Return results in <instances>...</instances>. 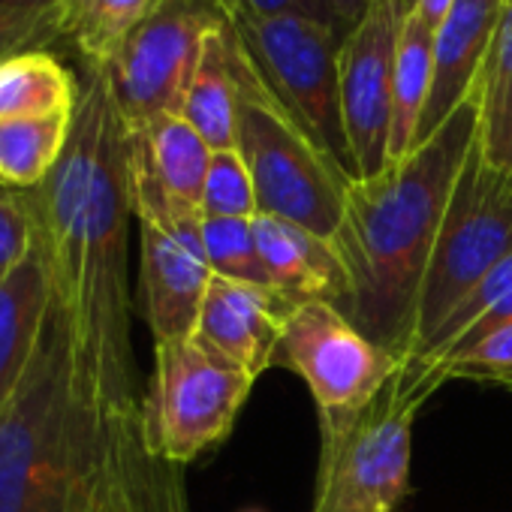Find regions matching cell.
Instances as JSON below:
<instances>
[{
    "label": "cell",
    "instance_id": "obj_1",
    "mask_svg": "<svg viewBox=\"0 0 512 512\" xmlns=\"http://www.w3.org/2000/svg\"><path fill=\"white\" fill-rule=\"evenodd\" d=\"M67 148L52 175L25 190L46 250L85 398L112 425L142 422L133 359L130 127L106 70H82Z\"/></svg>",
    "mask_w": 512,
    "mask_h": 512
},
{
    "label": "cell",
    "instance_id": "obj_2",
    "mask_svg": "<svg viewBox=\"0 0 512 512\" xmlns=\"http://www.w3.org/2000/svg\"><path fill=\"white\" fill-rule=\"evenodd\" d=\"M476 139L479 85L431 139L347 190L344 220L332 238L350 284L341 314L404 365L413 356L431 247Z\"/></svg>",
    "mask_w": 512,
    "mask_h": 512
},
{
    "label": "cell",
    "instance_id": "obj_3",
    "mask_svg": "<svg viewBox=\"0 0 512 512\" xmlns=\"http://www.w3.org/2000/svg\"><path fill=\"white\" fill-rule=\"evenodd\" d=\"M142 422L112 425L85 398L61 308L0 407V512H91Z\"/></svg>",
    "mask_w": 512,
    "mask_h": 512
},
{
    "label": "cell",
    "instance_id": "obj_4",
    "mask_svg": "<svg viewBox=\"0 0 512 512\" xmlns=\"http://www.w3.org/2000/svg\"><path fill=\"white\" fill-rule=\"evenodd\" d=\"M229 55L238 94L235 151L253 178L260 214L335 238L353 181L314 145V139L275 97L232 28Z\"/></svg>",
    "mask_w": 512,
    "mask_h": 512
},
{
    "label": "cell",
    "instance_id": "obj_5",
    "mask_svg": "<svg viewBox=\"0 0 512 512\" xmlns=\"http://www.w3.org/2000/svg\"><path fill=\"white\" fill-rule=\"evenodd\" d=\"M425 401L401 365L365 404L320 413L311 512H395L410 494L413 422Z\"/></svg>",
    "mask_w": 512,
    "mask_h": 512
},
{
    "label": "cell",
    "instance_id": "obj_6",
    "mask_svg": "<svg viewBox=\"0 0 512 512\" xmlns=\"http://www.w3.org/2000/svg\"><path fill=\"white\" fill-rule=\"evenodd\" d=\"M506 256H512V175L497 169L476 139L431 247L410 359Z\"/></svg>",
    "mask_w": 512,
    "mask_h": 512
},
{
    "label": "cell",
    "instance_id": "obj_7",
    "mask_svg": "<svg viewBox=\"0 0 512 512\" xmlns=\"http://www.w3.org/2000/svg\"><path fill=\"white\" fill-rule=\"evenodd\" d=\"M253 383V374L196 335L154 344V374L142 398L145 452L169 464L193 461L232 431Z\"/></svg>",
    "mask_w": 512,
    "mask_h": 512
},
{
    "label": "cell",
    "instance_id": "obj_8",
    "mask_svg": "<svg viewBox=\"0 0 512 512\" xmlns=\"http://www.w3.org/2000/svg\"><path fill=\"white\" fill-rule=\"evenodd\" d=\"M244 52L314 145L350 178L359 181L341 109V43L335 31L296 13L226 19Z\"/></svg>",
    "mask_w": 512,
    "mask_h": 512
},
{
    "label": "cell",
    "instance_id": "obj_9",
    "mask_svg": "<svg viewBox=\"0 0 512 512\" xmlns=\"http://www.w3.org/2000/svg\"><path fill=\"white\" fill-rule=\"evenodd\" d=\"M133 217L139 223V305L154 344L196 335L202 302L214 278L205 244L202 211L175 202L139 163L130 142Z\"/></svg>",
    "mask_w": 512,
    "mask_h": 512
},
{
    "label": "cell",
    "instance_id": "obj_10",
    "mask_svg": "<svg viewBox=\"0 0 512 512\" xmlns=\"http://www.w3.org/2000/svg\"><path fill=\"white\" fill-rule=\"evenodd\" d=\"M223 25L214 0H160L106 70L130 130L181 112L205 43Z\"/></svg>",
    "mask_w": 512,
    "mask_h": 512
},
{
    "label": "cell",
    "instance_id": "obj_11",
    "mask_svg": "<svg viewBox=\"0 0 512 512\" xmlns=\"http://www.w3.org/2000/svg\"><path fill=\"white\" fill-rule=\"evenodd\" d=\"M401 365L329 302H302L275 353V368H290L308 383L317 413H341L365 404Z\"/></svg>",
    "mask_w": 512,
    "mask_h": 512
},
{
    "label": "cell",
    "instance_id": "obj_12",
    "mask_svg": "<svg viewBox=\"0 0 512 512\" xmlns=\"http://www.w3.org/2000/svg\"><path fill=\"white\" fill-rule=\"evenodd\" d=\"M398 34L401 22L392 4L374 0L362 25L341 43V109L359 181L389 166Z\"/></svg>",
    "mask_w": 512,
    "mask_h": 512
},
{
    "label": "cell",
    "instance_id": "obj_13",
    "mask_svg": "<svg viewBox=\"0 0 512 512\" xmlns=\"http://www.w3.org/2000/svg\"><path fill=\"white\" fill-rule=\"evenodd\" d=\"M299 302L272 284L211 278L196 338L260 377L275 368V353Z\"/></svg>",
    "mask_w": 512,
    "mask_h": 512
},
{
    "label": "cell",
    "instance_id": "obj_14",
    "mask_svg": "<svg viewBox=\"0 0 512 512\" xmlns=\"http://www.w3.org/2000/svg\"><path fill=\"white\" fill-rule=\"evenodd\" d=\"M503 7L506 0H455L449 16L434 31L431 91L416 130V145L431 139L446 124V118L476 91Z\"/></svg>",
    "mask_w": 512,
    "mask_h": 512
},
{
    "label": "cell",
    "instance_id": "obj_15",
    "mask_svg": "<svg viewBox=\"0 0 512 512\" xmlns=\"http://www.w3.org/2000/svg\"><path fill=\"white\" fill-rule=\"evenodd\" d=\"M256 244L272 287L302 302H329L338 311L347 302L350 284L332 238H323L299 223L256 214Z\"/></svg>",
    "mask_w": 512,
    "mask_h": 512
},
{
    "label": "cell",
    "instance_id": "obj_16",
    "mask_svg": "<svg viewBox=\"0 0 512 512\" xmlns=\"http://www.w3.org/2000/svg\"><path fill=\"white\" fill-rule=\"evenodd\" d=\"M52 308V275L37 238L28 260L0 281V407L25 377Z\"/></svg>",
    "mask_w": 512,
    "mask_h": 512
},
{
    "label": "cell",
    "instance_id": "obj_17",
    "mask_svg": "<svg viewBox=\"0 0 512 512\" xmlns=\"http://www.w3.org/2000/svg\"><path fill=\"white\" fill-rule=\"evenodd\" d=\"M130 142L139 163L175 202L199 208L214 151L181 115H160L148 127L130 130Z\"/></svg>",
    "mask_w": 512,
    "mask_h": 512
},
{
    "label": "cell",
    "instance_id": "obj_18",
    "mask_svg": "<svg viewBox=\"0 0 512 512\" xmlns=\"http://www.w3.org/2000/svg\"><path fill=\"white\" fill-rule=\"evenodd\" d=\"M160 0H64L58 34L82 70H109L136 28L157 10Z\"/></svg>",
    "mask_w": 512,
    "mask_h": 512
},
{
    "label": "cell",
    "instance_id": "obj_19",
    "mask_svg": "<svg viewBox=\"0 0 512 512\" xmlns=\"http://www.w3.org/2000/svg\"><path fill=\"white\" fill-rule=\"evenodd\" d=\"M79 79L49 49H28L0 61V121L73 115Z\"/></svg>",
    "mask_w": 512,
    "mask_h": 512
},
{
    "label": "cell",
    "instance_id": "obj_20",
    "mask_svg": "<svg viewBox=\"0 0 512 512\" xmlns=\"http://www.w3.org/2000/svg\"><path fill=\"white\" fill-rule=\"evenodd\" d=\"M512 323V256L506 260L449 314V320L437 329V335L425 344V350L410 359L413 371H434L443 362L467 353L485 335Z\"/></svg>",
    "mask_w": 512,
    "mask_h": 512
},
{
    "label": "cell",
    "instance_id": "obj_21",
    "mask_svg": "<svg viewBox=\"0 0 512 512\" xmlns=\"http://www.w3.org/2000/svg\"><path fill=\"white\" fill-rule=\"evenodd\" d=\"M211 151H232L235 148V124H238V94L232 76V55H229V22L208 37L196 76L184 94L178 112Z\"/></svg>",
    "mask_w": 512,
    "mask_h": 512
},
{
    "label": "cell",
    "instance_id": "obj_22",
    "mask_svg": "<svg viewBox=\"0 0 512 512\" xmlns=\"http://www.w3.org/2000/svg\"><path fill=\"white\" fill-rule=\"evenodd\" d=\"M431 46H434V31L416 13H410L401 22L398 55H395L389 163H398L416 145V130L431 91Z\"/></svg>",
    "mask_w": 512,
    "mask_h": 512
},
{
    "label": "cell",
    "instance_id": "obj_23",
    "mask_svg": "<svg viewBox=\"0 0 512 512\" xmlns=\"http://www.w3.org/2000/svg\"><path fill=\"white\" fill-rule=\"evenodd\" d=\"M73 115L0 121V184L13 190L40 187L67 148Z\"/></svg>",
    "mask_w": 512,
    "mask_h": 512
},
{
    "label": "cell",
    "instance_id": "obj_24",
    "mask_svg": "<svg viewBox=\"0 0 512 512\" xmlns=\"http://www.w3.org/2000/svg\"><path fill=\"white\" fill-rule=\"evenodd\" d=\"M479 139L488 160L512 175V0H506L479 76Z\"/></svg>",
    "mask_w": 512,
    "mask_h": 512
},
{
    "label": "cell",
    "instance_id": "obj_25",
    "mask_svg": "<svg viewBox=\"0 0 512 512\" xmlns=\"http://www.w3.org/2000/svg\"><path fill=\"white\" fill-rule=\"evenodd\" d=\"M404 377L422 398H431L446 380H476L512 389V323L494 329L476 347L443 362L434 371H413L410 365H404Z\"/></svg>",
    "mask_w": 512,
    "mask_h": 512
},
{
    "label": "cell",
    "instance_id": "obj_26",
    "mask_svg": "<svg viewBox=\"0 0 512 512\" xmlns=\"http://www.w3.org/2000/svg\"><path fill=\"white\" fill-rule=\"evenodd\" d=\"M202 244L217 278L272 284L256 244L253 217H202Z\"/></svg>",
    "mask_w": 512,
    "mask_h": 512
},
{
    "label": "cell",
    "instance_id": "obj_27",
    "mask_svg": "<svg viewBox=\"0 0 512 512\" xmlns=\"http://www.w3.org/2000/svg\"><path fill=\"white\" fill-rule=\"evenodd\" d=\"M199 208H202V217H256L260 214L253 178L235 148L211 154Z\"/></svg>",
    "mask_w": 512,
    "mask_h": 512
},
{
    "label": "cell",
    "instance_id": "obj_28",
    "mask_svg": "<svg viewBox=\"0 0 512 512\" xmlns=\"http://www.w3.org/2000/svg\"><path fill=\"white\" fill-rule=\"evenodd\" d=\"M151 461L154 458L145 452L142 440L133 443L127 455L118 461L94 512H154L157 500L151 494V485H154V476L148 470Z\"/></svg>",
    "mask_w": 512,
    "mask_h": 512
},
{
    "label": "cell",
    "instance_id": "obj_29",
    "mask_svg": "<svg viewBox=\"0 0 512 512\" xmlns=\"http://www.w3.org/2000/svg\"><path fill=\"white\" fill-rule=\"evenodd\" d=\"M37 244V220L25 190L0 184V281L28 260Z\"/></svg>",
    "mask_w": 512,
    "mask_h": 512
},
{
    "label": "cell",
    "instance_id": "obj_30",
    "mask_svg": "<svg viewBox=\"0 0 512 512\" xmlns=\"http://www.w3.org/2000/svg\"><path fill=\"white\" fill-rule=\"evenodd\" d=\"M55 40H61L58 19L25 16L0 7V61L28 49H46Z\"/></svg>",
    "mask_w": 512,
    "mask_h": 512
},
{
    "label": "cell",
    "instance_id": "obj_31",
    "mask_svg": "<svg viewBox=\"0 0 512 512\" xmlns=\"http://www.w3.org/2000/svg\"><path fill=\"white\" fill-rule=\"evenodd\" d=\"M290 4H293L296 16L311 19V22H317V25H323V28L335 31V37H338V13H335V0H290ZM338 43H341V40H338Z\"/></svg>",
    "mask_w": 512,
    "mask_h": 512
},
{
    "label": "cell",
    "instance_id": "obj_32",
    "mask_svg": "<svg viewBox=\"0 0 512 512\" xmlns=\"http://www.w3.org/2000/svg\"><path fill=\"white\" fill-rule=\"evenodd\" d=\"M374 0H335V13H338V40L344 43L368 16Z\"/></svg>",
    "mask_w": 512,
    "mask_h": 512
},
{
    "label": "cell",
    "instance_id": "obj_33",
    "mask_svg": "<svg viewBox=\"0 0 512 512\" xmlns=\"http://www.w3.org/2000/svg\"><path fill=\"white\" fill-rule=\"evenodd\" d=\"M64 0H0V7L25 13V16H43V19H58Z\"/></svg>",
    "mask_w": 512,
    "mask_h": 512
},
{
    "label": "cell",
    "instance_id": "obj_34",
    "mask_svg": "<svg viewBox=\"0 0 512 512\" xmlns=\"http://www.w3.org/2000/svg\"><path fill=\"white\" fill-rule=\"evenodd\" d=\"M455 7V0H416V16L431 28V31H437L440 28V22L449 16V10Z\"/></svg>",
    "mask_w": 512,
    "mask_h": 512
},
{
    "label": "cell",
    "instance_id": "obj_35",
    "mask_svg": "<svg viewBox=\"0 0 512 512\" xmlns=\"http://www.w3.org/2000/svg\"><path fill=\"white\" fill-rule=\"evenodd\" d=\"M389 4H392V10H395L398 22H404V19L416 10V0H389Z\"/></svg>",
    "mask_w": 512,
    "mask_h": 512
}]
</instances>
